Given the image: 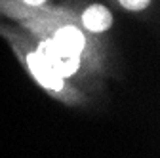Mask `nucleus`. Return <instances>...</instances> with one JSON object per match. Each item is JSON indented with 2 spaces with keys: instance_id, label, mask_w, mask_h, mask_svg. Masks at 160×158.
Listing matches in <instances>:
<instances>
[{
  "instance_id": "obj_2",
  "label": "nucleus",
  "mask_w": 160,
  "mask_h": 158,
  "mask_svg": "<svg viewBox=\"0 0 160 158\" xmlns=\"http://www.w3.org/2000/svg\"><path fill=\"white\" fill-rule=\"evenodd\" d=\"M0 36L6 38V42L10 44L12 52L19 59V63L23 65V69L31 74L32 80L42 88L48 95H52L53 99L61 101L65 105L76 107V105H84L88 101V95L74 86L71 80H67L65 76H61L48 59L38 52L34 38L29 31L23 27H8L0 23Z\"/></svg>"
},
{
  "instance_id": "obj_4",
  "label": "nucleus",
  "mask_w": 160,
  "mask_h": 158,
  "mask_svg": "<svg viewBox=\"0 0 160 158\" xmlns=\"http://www.w3.org/2000/svg\"><path fill=\"white\" fill-rule=\"evenodd\" d=\"M116 2L128 12H143L152 4V0H116Z\"/></svg>"
},
{
  "instance_id": "obj_3",
  "label": "nucleus",
  "mask_w": 160,
  "mask_h": 158,
  "mask_svg": "<svg viewBox=\"0 0 160 158\" xmlns=\"http://www.w3.org/2000/svg\"><path fill=\"white\" fill-rule=\"evenodd\" d=\"M67 6L71 8L76 23L84 31H88V32H92L95 36H101V34L111 31V27H112V13H111V10L107 6L99 4V2H92V4L82 6L78 12L72 10L71 4H67Z\"/></svg>"
},
{
  "instance_id": "obj_1",
  "label": "nucleus",
  "mask_w": 160,
  "mask_h": 158,
  "mask_svg": "<svg viewBox=\"0 0 160 158\" xmlns=\"http://www.w3.org/2000/svg\"><path fill=\"white\" fill-rule=\"evenodd\" d=\"M0 15L10 17L13 23L23 27L31 34H44L65 50L76 53L88 63V67L103 76L107 71V50L101 38L84 31L67 4H44L40 8L2 4Z\"/></svg>"
}]
</instances>
